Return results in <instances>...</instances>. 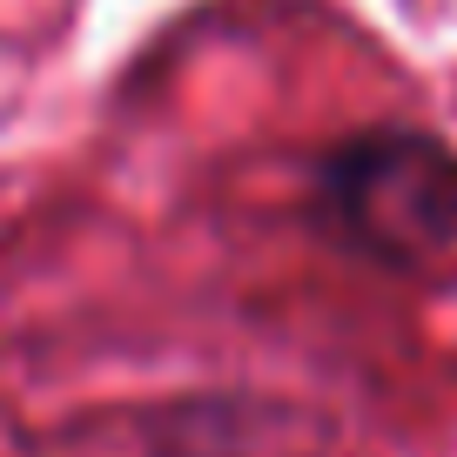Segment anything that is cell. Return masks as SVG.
Segmentation results:
<instances>
[{
	"mask_svg": "<svg viewBox=\"0 0 457 457\" xmlns=\"http://www.w3.org/2000/svg\"><path fill=\"white\" fill-rule=\"evenodd\" d=\"M323 215L350 249L417 270L457 243V155L411 129L357 135L323 162Z\"/></svg>",
	"mask_w": 457,
	"mask_h": 457,
	"instance_id": "cell-1",
	"label": "cell"
}]
</instances>
